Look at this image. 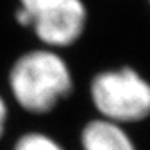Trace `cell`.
Segmentation results:
<instances>
[{"label":"cell","instance_id":"6da1fadb","mask_svg":"<svg viewBox=\"0 0 150 150\" xmlns=\"http://www.w3.org/2000/svg\"><path fill=\"white\" fill-rule=\"evenodd\" d=\"M9 83L16 102L32 114L50 112L73 89L67 64L47 50L21 55L10 70Z\"/></svg>","mask_w":150,"mask_h":150},{"label":"cell","instance_id":"277c9868","mask_svg":"<svg viewBox=\"0 0 150 150\" xmlns=\"http://www.w3.org/2000/svg\"><path fill=\"white\" fill-rule=\"evenodd\" d=\"M83 150H136L131 139L115 122L91 121L82 131Z\"/></svg>","mask_w":150,"mask_h":150},{"label":"cell","instance_id":"7a4b0ae2","mask_svg":"<svg viewBox=\"0 0 150 150\" xmlns=\"http://www.w3.org/2000/svg\"><path fill=\"white\" fill-rule=\"evenodd\" d=\"M91 93L106 121L134 122L150 115V85L128 67L96 74Z\"/></svg>","mask_w":150,"mask_h":150},{"label":"cell","instance_id":"3957f363","mask_svg":"<svg viewBox=\"0 0 150 150\" xmlns=\"http://www.w3.org/2000/svg\"><path fill=\"white\" fill-rule=\"evenodd\" d=\"M86 23V9L82 0H63L38 16L32 28L37 37L52 47H67L76 42Z\"/></svg>","mask_w":150,"mask_h":150},{"label":"cell","instance_id":"8992f818","mask_svg":"<svg viewBox=\"0 0 150 150\" xmlns=\"http://www.w3.org/2000/svg\"><path fill=\"white\" fill-rule=\"evenodd\" d=\"M13 150H63L57 142L41 133H28L22 136Z\"/></svg>","mask_w":150,"mask_h":150},{"label":"cell","instance_id":"5b68a950","mask_svg":"<svg viewBox=\"0 0 150 150\" xmlns=\"http://www.w3.org/2000/svg\"><path fill=\"white\" fill-rule=\"evenodd\" d=\"M21 7L16 10V21L22 26H32L34 21L42 13L48 12L63 0H19Z\"/></svg>","mask_w":150,"mask_h":150},{"label":"cell","instance_id":"52a82bcc","mask_svg":"<svg viewBox=\"0 0 150 150\" xmlns=\"http://www.w3.org/2000/svg\"><path fill=\"white\" fill-rule=\"evenodd\" d=\"M6 115H7V108H6V103H4L3 98L0 96V137H1V134H3V130H4Z\"/></svg>","mask_w":150,"mask_h":150}]
</instances>
